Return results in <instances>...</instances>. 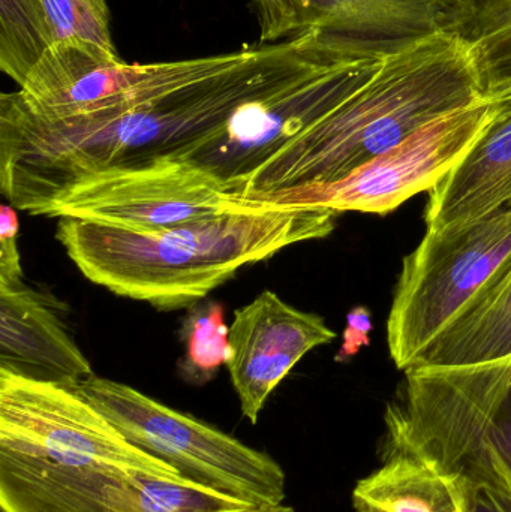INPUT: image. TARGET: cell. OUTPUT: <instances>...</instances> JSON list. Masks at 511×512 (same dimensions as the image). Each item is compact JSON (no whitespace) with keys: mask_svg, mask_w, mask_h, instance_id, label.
<instances>
[{"mask_svg":"<svg viewBox=\"0 0 511 512\" xmlns=\"http://www.w3.org/2000/svg\"><path fill=\"white\" fill-rule=\"evenodd\" d=\"M314 32L243 48L239 62L179 89L86 116L50 119L15 93L0 96V189L11 206L33 204L111 168L192 161L246 102L345 62Z\"/></svg>","mask_w":511,"mask_h":512,"instance_id":"obj_1","label":"cell"},{"mask_svg":"<svg viewBox=\"0 0 511 512\" xmlns=\"http://www.w3.org/2000/svg\"><path fill=\"white\" fill-rule=\"evenodd\" d=\"M336 215L321 207L242 201L212 218L141 233L60 218L56 239L90 282L159 310L189 309L245 265L330 236Z\"/></svg>","mask_w":511,"mask_h":512,"instance_id":"obj_2","label":"cell"},{"mask_svg":"<svg viewBox=\"0 0 511 512\" xmlns=\"http://www.w3.org/2000/svg\"><path fill=\"white\" fill-rule=\"evenodd\" d=\"M485 99L473 44L456 32L386 57L371 81L288 141L234 192L333 183L434 120Z\"/></svg>","mask_w":511,"mask_h":512,"instance_id":"obj_3","label":"cell"},{"mask_svg":"<svg viewBox=\"0 0 511 512\" xmlns=\"http://www.w3.org/2000/svg\"><path fill=\"white\" fill-rule=\"evenodd\" d=\"M384 423L383 459L410 457L446 477L511 492V355L405 370Z\"/></svg>","mask_w":511,"mask_h":512,"instance_id":"obj_4","label":"cell"},{"mask_svg":"<svg viewBox=\"0 0 511 512\" xmlns=\"http://www.w3.org/2000/svg\"><path fill=\"white\" fill-rule=\"evenodd\" d=\"M72 390L95 406L129 444L171 466L185 483L248 508L284 502V471L267 454L122 382L93 375Z\"/></svg>","mask_w":511,"mask_h":512,"instance_id":"obj_5","label":"cell"},{"mask_svg":"<svg viewBox=\"0 0 511 512\" xmlns=\"http://www.w3.org/2000/svg\"><path fill=\"white\" fill-rule=\"evenodd\" d=\"M511 259V210L471 224L428 228L402 262L387 319L390 357L408 370Z\"/></svg>","mask_w":511,"mask_h":512,"instance_id":"obj_6","label":"cell"},{"mask_svg":"<svg viewBox=\"0 0 511 512\" xmlns=\"http://www.w3.org/2000/svg\"><path fill=\"white\" fill-rule=\"evenodd\" d=\"M494 117V108L485 98L423 126L395 149L338 182L255 192L237 200L387 215L414 195L431 192L467 155Z\"/></svg>","mask_w":511,"mask_h":512,"instance_id":"obj_7","label":"cell"},{"mask_svg":"<svg viewBox=\"0 0 511 512\" xmlns=\"http://www.w3.org/2000/svg\"><path fill=\"white\" fill-rule=\"evenodd\" d=\"M240 204L224 180L207 168L164 159L81 177L42 198L27 213L141 233L212 218Z\"/></svg>","mask_w":511,"mask_h":512,"instance_id":"obj_8","label":"cell"},{"mask_svg":"<svg viewBox=\"0 0 511 512\" xmlns=\"http://www.w3.org/2000/svg\"><path fill=\"white\" fill-rule=\"evenodd\" d=\"M0 453L114 466L185 483L171 466L129 444L77 391L6 370H0Z\"/></svg>","mask_w":511,"mask_h":512,"instance_id":"obj_9","label":"cell"},{"mask_svg":"<svg viewBox=\"0 0 511 512\" xmlns=\"http://www.w3.org/2000/svg\"><path fill=\"white\" fill-rule=\"evenodd\" d=\"M242 56L240 50L200 59L131 65L117 51L69 39L48 48L14 93L39 116H86L179 89L234 65Z\"/></svg>","mask_w":511,"mask_h":512,"instance_id":"obj_10","label":"cell"},{"mask_svg":"<svg viewBox=\"0 0 511 512\" xmlns=\"http://www.w3.org/2000/svg\"><path fill=\"white\" fill-rule=\"evenodd\" d=\"M246 508L210 490L143 472L0 453L2 512H236Z\"/></svg>","mask_w":511,"mask_h":512,"instance_id":"obj_11","label":"cell"},{"mask_svg":"<svg viewBox=\"0 0 511 512\" xmlns=\"http://www.w3.org/2000/svg\"><path fill=\"white\" fill-rule=\"evenodd\" d=\"M252 11L260 44L314 32L348 59H384L467 23L465 0H252Z\"/></svg>","mask_w":511,"mask_h":512,"instance_id":"obj_12","label":"cell"},{"mask_svg":"<svg viewBox=\"0 0 511 512\" xmlns=\"http://www.w3.org/2000/svg\"><path fill=\"white\" fill-rule=\"evenodd\" d=\"M384 59L345 60L246 102L228 120L224 134L191 162L224 180L233 195L288 141L365 87Z\"/></svg>","mask_w":511,"mask_h":512,"instance_id":"obj_13","label":"cell"},{"mask_svg":"<svg viewBox=\"0 0 511 512\" xmlns=\"http://www.w3.org/2000/svg\"><path fill=\"white\" fill-rule=\"evenodd\" d=\"M335 337L321 316L296 309L269 289L237 309L230 325L233 358L227 367L243 415L257 423L270 394L293 367Z\"/></svg>","mask_w":511,"mask_h":512,"instance_id":"obj_14","label":"cell"},{"mask_svg":"<svg viewBox=\"0 0 511 512\" xmlns=\"http://www.w3.org/2000/svg\"><path fill=\"white\" fill-rule=\"evenodd\" d=\"M0 370L68 388L95 375L59 301L26 282L0 285Z\"/></svg>","mask_w":511,"mask_h":512,"instance_id":"obj_15","label":"cell"},{"mask_svg":"<svg viewBox=\"0 0 511 512\" xmlns=\"http://www.w3.org/2000/svg\"><path fill=\"white\" fill-rule=\"evenodd\" d=\"M69 39L117 51L107 0H0V69L18 86L48 48Z\"/></svg>","mask_w":511,"mask_h":512,"instance_id":"obj_16","label":"cell"},{"mask_svg":"<svg viewBox=\"0 0 511 512\" xmlns=\"http://www.w3.org/2000/svg\"><path fill=\"white\" fill-rule=\"evenodd\" d=\"M511 210V113L495 116L467 155L429 192L428 228L471 224Z\"/></svg>","mask_w":511,"mask_h":512,"instance_id":"obj_17","label":"cell"},{"mask_svg":"<svg viewBox=\"0 0 511 512\" xmlns=\"http://www.w3.org/2000/svg\"><path fill=\"white\" fill-rule=\"evenodd\" d=\"M511 355V259L413 367L488 363ZM411 369V367H410Z\"/></svg>","mask_w":511,"mask_h":512,"instance_id":"obj_18","label":"cell"},{"mask_svg":"<svg viewBox=\"0 0 511 512\" xmlns=\"http://www.w3.org/2000/svg\"><path fill=\"white\" fill-rule=\"evenodd\" d=\"M356 512H465L453 478L404 456L384 457L383 466L353 490Z\"/></svg>","mask_w":511,"mask_h":512,"instance_id":"obj_19","label":"cell"},{"mask_svg":"<svg viewBox=\"0 0 511 512\" xmlns=\"http://www.w3.org/2000/svg\"><path fill=\"white\" fill-rule=\"evenodd\" d=\"M180 337L185 354L179 361V373L188 384H207L233 358L230 327L225 324L224 307L216 301L204 298L189 307Z\"/></svg>","mask_w":511,"mask_h":512,"instance_id":"obj_20","label":"cell"},{"mask_svg":"<svg viewBox=\"0 0 511 512\" xmlns=\"http://www.w3.org/2000/svg\"><path fill=\"white\" fill-rule=\"evenodd\" d=\"M465 11L461 35L471 42L511 24V0H465Z\"/></svg>","mask_w":511,"mask_h":512,"instance_id":"obj_21","label":"cell"},{"mask_svg":"<svg viewBox=\"0 0 511 512\" xmlns=\"http://www.w3.org/2000/svg\"><path fill=\"white\" fill-rule=\"evenodd\" d=\"M18 218L8 204L0 207V285H17L24 282L18 251Z\"/></svg>","mask_w":511,"mask_h":512,"instance_id":"obj_22","label":"cell"},{"mask_svg":"<svg viewBox=\"0 0 511 512\" xmlns=\"http://www.w3.org/2000/svg\"><path fill=\"white\" fill-rule=\"evenodd\" d=\"M455 481L461 490L465 512H511L509 490L492 489L470 481Z\"/></svg>","mask_w":511,"mask_h":512,"instance_id":"obj_23","label":"cell"},{"mask_svg":"<svg viewBox=\"0 0 511 512\" xmlns=\"http://www.w3.org/2000/svg\"><path fill=\"white\" fill-rule=\"evenodd\" d=\"M369 318L365 315V309H356L348 316V328L345 331V342L341 348V354L336 360L341 361L356 354L360 345L368 340Z\"/></svg>","mask_w":511,"mask_h":512,"instance_id":"obj_24","label":"cell"},{"mask_svg":"<svg viewBox=\"0 0 511 512\" xmlns=\"http://www.w3.org/2000/svg\"><path fill=\"white\" fill-rule=\"evenodd\" d=\"M486 99L491 102L495 116L511 113V84L498 90V92L492 93V95L486 96Z\"/></svg>","mask_w":511,"mask_h":512,"instance_id":"obj_25","label":"cell"}]
</instances>
